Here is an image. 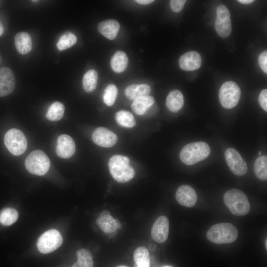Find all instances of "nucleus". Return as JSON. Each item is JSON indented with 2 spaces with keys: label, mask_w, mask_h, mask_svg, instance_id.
<instances>
[{
  "label": "nucleus",
  "mask_w": 267,
  "mask_h": 267,
  "mask_svg": "<svg viewBox=\"0 0 267 267\" xmlns=\"http://www.w3.org/2000/svg\"><path fill=\"white\" fill-rule=\"evenodd\" d=\"M98 80V74L94 69L88 71L82 79L83 87L87 93L93 91L96 89Z\"/></svg>",
  "instance_id": "26"
},
{
  "label": "nucleus",
  "mask_w": 267,
  "mask_h": 267,
  "mask_svg": "<svg viewBox=\"0 0 267 267\" xmlns=\"http://www.w3.org/2000/svg\"><path fill=\"white\" fill-rule=\"evenodd\" d=\"M241 96V90L234 82L224 83L219 91V99L222 106L226 109H232L238 103Z\"/></svg>",
  "instance_id": "6"
},
{
  "label": "nucleus",
  "mask_w": 267,
  "mask_h": 267,
  "mask_svg": "<svg viewBox=\"0 0 267 267\" xmlns=\"http://www.w3.org/2000/svg\"><path fill=\"white\" fill-rule=\"evenodd\" d=\"M18 213L12 208H6L0 212V222L4 226L13 224L18 219Z\"/></svg>",
  "instance_id": "29"
},
{
  "label": "nucleus",
  "mask_w": 267,
  "mask_h": 267,
  "mask_svg": "<svg viewBox=\"0 0 267 267\" xmlns=\"http://www.w3.org/2000/svg\"><path fill=\"white\" fill-rule=\"evenodd\" d=\"M3 31H4V29H3V25L0 20V36H1L2 35Z\"/></svg>",
  "instance_id": "38"
},
{
  "label": "nucleus",
  "mask_w": 267,
  "mask_h": 267,
  "mask_svg": "<svg viewBox=\"0 0 267 267\" xmlns=\"http://www.w3.org/2000/svg\"><path fill=\"white\" fill-rule=\"evenodd\" d=\"M108 166L112 177L119 183L130 181L135 175V170L130 165V159L125 156L113 155L109 161Z\"/></svg>",
  "instance_id": "1"
},
{
  "label": "nucleus",
  "mask_w": 267,
  "mask_h": 267,
  "mask_svg": "<svg viewBox=\"0 0 267 267\" xmlns=\"http://www.w3.org/2000/svg\"><path fill=\"white\" fill-rule=\"evenodd\" d=\"M77 261L72 267H93L94 265L91 252L88 249L81 248L76 252Z\"/></svg>",
  "instance_id": "23"
},
{
  "label": "nucleus",
  "mask_w": 267,
  "mask_h": 267,
  "mask_svg": "<svg viewBox=\"0 0 267 267\" xmlns=\"http://www.w3.org/2000/svg\"><path fill=\"white\" fill-rule=\"evenodd\" d=\"M258 63L262 70L267 73V51L262 52L258 58Z\"/></svg>",
  "instance_id": "34"
},
{
  "label": "nucleus",
  "mask_w": 267,
  "mask_h": 267,
  "mask_svg": "<svg viewBox=\"0 0 267 267\" xmlns=\"http://www.w3.org/2000/svg\"><path fill=\"white\" fill-rule=\"evenodd\" d=\"M154 99L151 96H144L134 100L131 104L133 111L138 115H143L153 105Z\"/></svg>",
  "instance_id": "22"
},
{
  "label": "nucleus",
  "mask_w": 267,
  "mask_h": 267,
  "mask_svg": "<svg viewBox=\"0 0 267 267\" xmlns=\"http://www.w3.org/2000/svg\"><path fill=\"white\" fill-rule=\"evenodd\" d=\"M223 199L226 206L234 215L243 216L250 211V205L247 196L238 189L228 190L225 193Z\"/></svg>",
  "instance_id": "4"
},
{
  "label": "nucleus",
  "mask_w": 267,
  "mask_h": 267,
  "mask_svg": "<svg viewBox=\"0 0 267 267\" xmlns=\"http://www.w3.org/2000/svg\"><path fill=\"white\" fill-rule=\"evenodd\" d=\"M119 29V23L114 19L102 21L98 25V30L100 33L109 40L115 38Z\"/></svg>",
  "instance_id": "18"
},
{
  "label": "nucleus",
  "mask_w": 267,
  "mask_h": 267,
  "mask_svg": "<svg viewBox=\"0 0 267 267\" xmlns=\"http://www.w3.org/2000/svg\"><path fill=\"white\" fill-rule=\"evenodd\" d=\"M254 172L257 178L261 180L267 179V157L260 155L256 158L254 164Z\"/></svg>",
  "instance_id": "27"
},
{
  "label": "nucleus",
  "mask_w": 267,
  "mask_h": 267,
  "mask_svg": "<svg viewBox=\"0 0 267 267\" xmlns=\"http://www.w3.org/2000/svg\"><path fill=\"white\" fill-rule=\"evenodd\" d=\"M77 42V37L73 33L68 32L63 34L57 43V47L60 50H64L74 45Z\"/></svg>",
  "instance_id": "31"
},
{
  "label": "nucleus",
  "mask_w": 267,
  "mask_h": 267,
  "mask_svg": "<svg viewBox=\"0 0 267 267\" xmlns=\"http://www.w3.org/2000/svg\"><path fill=\"white\" fill-rule=\"evenodd\" d=\"M4 141L8 150L15 156L22 154L26 150L27 139L19 129L12 128L7 131L4 135Z\"/></svg>",
  "instance_id": "7"
},
{
  "label": "nucleus",
  "mask_w": 267,
  "mask_h": 267,
  "mask_svg": "<svg viewBox=\"0 0 267 267\" xmlns=\"http://www.w3.org/2000/svg\"><path fill=\"white\" fill-rule=\"evenodd\" d=\"M138 3L140 4L146 5L151 3L154 1L153 0H135Z\"/></svg>",
  "instance_id": "36"
},
{
  "label": "nucleus",
  "mask_w": 267,
  "mask_h": 267,
  "mask_svg": "<svg viewBox=\"0 0 267 267\" xmlns=\"http://www.w3.org/2000/svg\"><path fill=\"white\" fill-rule=\"evenodd\" d=\"M125 267V266H120V267Z\"/></svg>",
  "instance_id": "43"
},
{
  "label": "nucleus",
  "mask_w": 267,
  "mask_h": 267,
  "mask_svg": "<svg viewBox=\"0 0 267 267\" xmlns=\"http://www.w3.org/2000/svg\"><path fill=\"white\" fill-rule=\"evenodd\" d=\"M238 2L244 4H249L254 1L253 0H238Z\"/></svg>",
  "instance_id": "37"
},
{
  "label": "nucleus",
  "mask_w": 267,
  "mask_h": 267,
  "mask_svg": "<svg viewBox=\"0 0 267 267\" xmlns=\"http://www.w3.org/2000/svg\"><path fill=\"white\" fill-rule=\"evenodd\" d=\"M169 267V266H164V267Z\"/></svg>",
  "instance_id": "42"
},
{
  "label": "nucleus",
  "mask_w": 267,
  "mask_h": 267,
  "mask_svg": "<svg viewBox=\"0 0 267 267\" xmlns=\"http://www.w3.org/2000/svg\"><path fill=\"white\" fill-rule=\"evenodd\" d=\"M63 243L60 233L56 229H50L42 234L37 241V247L43 254L50 253L59 247Z\"/></svg>",
  "instance_id": "8"
},
{
  "label": "nucleus",
  "mask_w": 267,
  "mask_h": 267,
  "mask_svg": "<svg viewBox=\"0 0 267 267\" xmlns=\"http://www.w3.org/2000/svg\"><path fill=\"white\" fill-rule=\"evenodd\" d=\"M216 12L215 30L220 36L226 38L230 35L232 31L230 12L225 5L221 4L217 7Z\"/></svg>",
  "instance_id": "9"
},
{
  "label": "nucleus",
  "mask_w": 267,
  "mask_h": 267,
  "mask_svg": "<svg viewBox=\"0 0 267 267\" xmlns=\"http://www.w3.org/2000/svg\"><path fill=\"white\" fill-rule=\"evenodd\" d=\"M15 85V76L12 70L8 67L0 69V97L10 94Z\"/></svg>",
  "instance_id": "14"
},
{
  "label": "nucleus",
  "mask_w": 267,
  "mask_h": 267,
  "mask_svg": "<svg viewBox=\"0 0 267 267\" xmlns=\"http://www.w3.org/2000/svg\"><path fill=\"white\" fill-rule=\"evenodd\" d=\"M260 106L266 112H267V89H264L260 92L259 98Z\"/></svg>",
  "instance_id": "35"
},
{
  "label": "nucleus",
  "mask_w": 267,
  "mask_h": 267,
  "mask_svg": "<svg viewBox=\"0 0 267 267\" xmlns=\"http://www.w3.org/2000/svg\"><path fill=\"white\" fill-rule=\"evenodd\" d=\"M151 92L150 87L145 84H133L127 86L124 91L126 97L130 100L149 95Z\"/></svg>",
  "instance_id": "19"
},
{
  "label": "nucleus",
  "mask_w": 267,
  "mask_h": 267,
  "mask_svg": "<svg viewBox=\"0 0 267 267\" xmlns=\"http://www.w3.org/2000/svg\"><path fill=\"white\" fill-rule=\"evenodd\" d=\"M183 104V96L180 91L174 90L169 92L166 98V105L170 111H179L182 108Z\"/></svg>",
  "instance_id": "21"
},
{
  "label": "nucleus",
  "mask_w": 267,
  "mask_h": 267,
  "mask_svg": "<svg viewBox=\"0 0 267 267\" xmlns=\"http://www.w3.org/2000/svg\"><path fill=\"white\" fill-rule=\"evenodd\" d=\"M169 231V222L165 216H159L152 227L151 236L156 242L161 243L167 239Z\"/></svg>",
  "instance_id": "12"
},
{
  "label": "nucleus",
  "mask_w": 267,
  "mask_h": 267,
  "mask_svg": "<svg viewBox=\"0 0 267 267\" xmlns=\"http://www.w3.org/2000/svg\"><path fill=\"white\" fill-rule=\"evenodd\" d=\"M57 155L64 159L71 157L75 151V145L73 139L69 135L62 134L59 136L56 146Z\"/></svg>",
  "instance_id": "16"
},
{
  "label": "nucleus",
  "mask_w": 267,
  "mask_h": 267,
  "mask_svg": "<svg viewBox=\"0 0 267 267\" xmlns=\"http://www.w3.org/2000/svg\"><path fill=\"white\" fill-rule=\"evenodd\" d=\"M14 42L17 50L21 54H27L32 49V39L30 35L27 32L18 33L15 36Z\"/></svg>",
  "instance_id": "20"
},
{
  "label": "nucleus",
  "mask_w": 267,
  "mask_h": 267,
  "mask_svg": "<svg viewBox=\"0 0 267 267\" xmlns=\"http://www.w3.org/2000/svg\"><path fill=\"white\" fill-rule=\"evenodd\" d=\"M225 158L230 170L234 174L242 176L246 173L248 169L247 164L235 149H227L225 152Z\"/></svg>",
  "instance_id": "10"
},
{
  "label": "nucleus",
  "mask_w": 267,
  "mask_h": 267,
  "mask_svg": "<svg viewBox=\"0 0 267 267\" xmlns=\"http://www.w3.org/2000/svg\"><path fill=\"white\" fill-rule=\"evenodd\" d=\"M134 267H150V257L148 250L144 246L137 247L134 251Z\"/></svg>",
  "instance_id": "25"
},
{
  "label": "nucleus",
  "mask_w": 267,
  "mask_h": 267,
  "mask_svg": "<svg viewBox=\"0 0 267 267\" xmlns=\"http://www.w3.org/2000/svg\"><path fill=\"white\" fill-rule=\"evenodd\" d=\"M115 117L117 123L122 127L131 128L136 124V121L134 115L126 110L118 111L116 113Z\"/></svg>",
  "instance_id": "28"
},
{
  "label": "nucleus",
  "mask_w": 267,
  "mask_h": 267,
  "mask_svg": "<svg viewBox=\"0 0 267 267\" xmlns=\"http://www.w3.org/2000/svg\"><path fill=\"white\" fill-rule=\"evenodd\" d=\"M118 94L117 87L110 84L105 88L103 95V101L106 105L111 106L114 104Z\"/></svg>",
  "instance_id": "32"
},
{
  "label": "nucleus",
  "mask_w": 267,
  "mask_h": 267,
  "mask_svg": "<svg viewBox=\"0 0 267 267\" xmlns=\"http://www.w3.org/2000/svg\"><path fill=\"white\" fill-rule=\"evenodd\" d=\"M92 140L97 145L109 148L114 146L117 141L116 134L105 127L96 128L92 134Z\"/></svg>",
  "instance_id": "11"
},
{
  "label": "nucleus",
  "mask_w": 267,
  "mask_h": 267,
  "mask_svg": "<svg viewBox=\"0 0 267 267\" xmlns=\"http://www.w3.org/2000/svg\"><path fill=\"white\" fill-rule=\"evenodd\" d=\"M210 153V148L205 142L198 141L186 145L181 150V161L187 165H194L206 159Z\"/></svg>",
  "instance_id": "3"
},
{
  "label": "nucleus",
  "mask_w": 267,
  "mask_h": 267,
  "mask_svg": "<svg viewBox=\"0 0 267 267\" xmlns=\"http://www.w3.org/2000/svg\"><path fill=\"white\" fill-rule=\"evenodd\" d=\"M238 235L233 224L223 222L213 225L206 233L207 238L215 244H228L234 242Z\"/></svg>",
  "instance_id": "2"
},
{
  "label": "nucleus",
  "mask_w": 267,
  "mask_h": 267,
  "mask_svg": "<svg viewBox=\"0 0 267 267\" xmlns=\"http://www.w3.org/2000/svg\"><path fill=\"white\" fill-rule=\"evenodd\" d=\"M265 242H266L265 247H266V248L267 249V238L266 239Z\"/></svg>",
  "instance_id": "40"
},
{
  "label": "nucleus",
  "mask_w": 267,
  "mask_h": 267,
  "mask_svg": "<svg viewBox=\"0 0 267 267\" xmlns=\"http://www.w3.org/2000/svg\"><path fill=\"white\" fill-rule=\"evenodd\" d=\"M96 222L108 237L112 238L117 234L118 226L116 219L110 215L108 211H103L97 217Z\"/></svg>",
  "instance_id": "13"
},
{
  "label": "nucleus",
  "mask_w": 267,
  "mask_h": 267,
  "mask_svg": "<svg viewBox=\"0 0 267 267\" xmlns=\"http://www.w3.org/2000/svg\"><path fill=\"white\" fill-rule=\"evenodd\" d=\"M128 59L126 53L122 51H117L112 57L110 65L112 70L116 73L122 72L126 68Z\"/></svg>",
  "instance_id": "24"
},
{
  "label": "nucleus",
  "mask_w": 267,
  "mask_h": 267,
  "mask_svg": "<svg viewBox=\"0 0 267 267\" xmlns=\"http://www.w3.org/2000/svg\"><path fill=\"white\" fill-rule=\"evenodd\" d=\"M25 165L30 173L42 176L49 170L50 162L48 157L44 152L36 150L28 155L25 161Z\"/></svg>",
  "instance_id": "5"
},
{
  "label": "nucleus",
  "mask_w": 267,
  "mask_h": 267,
  "mask_svg": "<svg viewBox=\"0 0 267 267\" xmlns=\"http://www.w3.org/2000/svg\"><path fill=\"white\" fill-rule=\"evenodd\" d=\"M261 155V151H259L258 153V155L260 156Z\"/></svg>",
  "instance_id": "41"
},
{
  "label": "nucleus",
  "mask_w": 267,
  "mask_h": 267,
  "mask_svg": "<svg viewBox=\"0 0 267 267\" xmlns=\"http://www.w3.org/2000/svg\"><path fill=\"white\" fill-rule=\"evenodd\" d=\"M202 63L200 55L197 52L191 51L183 54L179 60L180 68L185 71H193L199 69Z\"/></svg>",
  "instance_id": "17"
},
{
  "label": "nucleus",
  "mask_w": 267,
  "mask_h": 267,
  "mask_svg": "<svg viewBox=\"0 0 267 267\" xmlns=\"http://www.w3.org/2000/svg\"><path fill=\"white\" fill-rule=\"evenodd\" d=\"M65 108L60 102H55L49 107L46 114V118L50 121H57L63 116Z\"/></svg>",
  "instance_id": "30"
},
{
  "label": "nucleus",
  "mask_w": 267,
  "mask_h": 267,
  "mask_svg": "<svg viewBox=\"0 0 267 267\" xmlns=\"http://www.w3.org/2000/svg\"><path fill=\"white\" fill-rule=\"evenodd\" d=\"M116 223L118 226V229H120L121 227V224L119 221L116 219Z\"/></svg>",
  "instance_id": "39"
},
{
  "label": "nucleus",
  "mask_w": 267,
  "mask_h": 267,
  "mask_svg": "<svg viewBox=\"0 0 267 267\" xmlns=\"http://www.w3.org/2000/svg\"><path fill=\"white\" fill-rule=\"evenodd\" d=\"M186 2L185 0H172L170 5L172 10L175 12H179L182 10Z\"/></svg>",
  "instance_id": "33"
},
{
  "label": "nucleus",
  "mask_w": 267,
  "mask_h": 267,
  "mask_svg": "<svg viewBox=\"0 0 267 267\" xmlns=\"http://www.w3.org/2000/svg\"><path fill=\"white\" fill-rule=\"evenodd\" d=\"M175 198L180 205L187 207H192L196 203L197 196L195 191L191 186L188 185H183L177 190Z\"/></svg>",
  "instance_id": "15"
}]
</instances>
